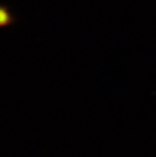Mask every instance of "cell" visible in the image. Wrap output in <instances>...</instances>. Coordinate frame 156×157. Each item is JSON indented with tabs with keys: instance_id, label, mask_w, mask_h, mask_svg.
Instances as JSON below:
<instances>
[{
	"instance_id": "6da1fadb",
	"label": "cell",
	"mask_w": 156,
	"mask_h": 157,
	"mask_svg": "<svg viewBox=\"0 0 156 157\" xmlns=\"http://www.w3.org/2000/svg\"><path fill=\"white\" fill-rule=\"evenodd\" d=\"M9 23V13L7 10L0 9V26Z\"/></svg>"
}]
</instances>
